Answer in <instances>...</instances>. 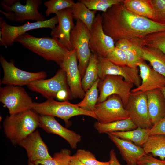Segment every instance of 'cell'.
<instances>
[{"label":"cell","mask_w":165,"mask_h":165,"mask_svg":"<svg viewBox=\"0 0 165 165\" xmlns=\"http://www.w3.org/2000/svg\"><path fill=\"white\" fill-rule=\"evenodd\" d=\"M27 86L31 90L40 94L47 99L57 98L66 101L71 99L66 73L61 68L51 78L35 80L30 82Z\"/></svg>","instance_id":"277c9868"},{"label":"cell","mask_w":165,"mask_h":165,"mask_svg":"<svg viewBox=\"0 0 165 165\" xmlns=\"http://www.w3.org/2000/svg\"><path fill=\"white\" fill-rule=\"evenodd\" d=\"M39 126L46 132L57 134L65 140L71 148L75 149L81 140V136L74 131L62 126L54 117L48 115H39Z\"/></svg>","instance_id":"d6986e66"},{"label":"cell","mask_w":165,"mask_h":165,"mask_svg":"<svg viewBox=\"0 0 165 165\" xmlns=\"http://www.w3.org/2000/svg\"><path fill=\"white\" fill-rule=\"evenodd\" d=\"M124 0H80L89 9L105 12L114 5L123 3Z\"/></svg>","instance_id":"d6a6232c"},{"label":"cell","mask_w":165,"mask_h":165,"mask_svg":"<svg viewBox=\"0 0 165 165\" xmlns=\"http://www.w3.org/2000/svg\"><path fill=\"white\" fill-rule=\"evenodd\" d=\"M105 57L117 65L122 66L127 65L126 56L124 51L116 47Z\"/></svg>","instance_id":"74e56055"},{"label":"cell","mask_w":165,"mask_h":165,"mask_svg":"<svg viewBox=\"0 0 165 165\" xmlns=\"http://www.w3.org/2000/svg\"><path fill=\"white\" fill-rule=\"evenodd\" d=\"M108 164H107V165H108Z\"/></svg>","instance_id":"bcb514c9"},{"label":"cell","mask_w":165,"mask_h":165,"mask_svg":"<svg viewBox=\"0 0 165 165\" xmlns=\"http://www.w3.org/2000/svg\"><path fill=\"white\" fill-rule=\"evenodd\" d=\"M42 3L41 0H27L23 5L20 0H3L0 2V5L3 10L0 9V12L11 21H43L46 20V17L38 11Z\"/></svg>","instance_id":"5b68a950"},{"label":"cell","mask_w":165,"mask_h":165,"mask_svg":"<svg viewBox=\"0 0 165 165\" xmlns=\"http://www.w3.org/2000/svg\"><path fill=\"white\" fill-rule=\"evenodd\" d=\"M28 165H36L34 163L28 161Z\"/></svg>","instance_id":"f6af8a7d"},{"label":"cell","mask_w":165,"mask_h":165,"mask_svg":"<svg viewBox=\"0 0 165 165\" xmlns=\"http://www.w3.org/2000/svg\"><path fill=\"white\" fill-rule=\"evenodd\" d=\"M149 136L155 135L165 136V118L162 119L150 129Z\"/></svg>","instance_id":"ab89813d"},{"label":"cell","mask_w":165,"mask_h":165,"mask_svg":"<svg viewBox=\"0 0 165 165\" xmlns=\"http://www.w3.org/2000/svg\"><path fill=\"white\" fill-rule=\"evenodd\" d=\"M107 134L110 139L118 148L127 165H137L139 159L145 154L143 147L134 144L130 141L119 138L110 133Z\"/></svg>","instance_id":"44dd1931"},{"label":"cell","mask_w":165,"mask_h":165,"mask_svg":"<svg viewBox=\"0 0 165 165\" xmlns=\"http://www.w3.org/2000/svg\"><path fill=\"white\" fill-rule=\"evenodd\" d=\"M94 127L99 134L129 131L138 127L130 118L105 123L97 122Z\"/></svg>","instance_id":"d4e9b609"},{"label":"cell","mask_w":165,"mask_h":165,"mask_svg":"<svg viewBox=\"0 0 165 165\" xmlns=\"http://www.w3.org/2000/svg\"><path fill=\"white\" fill-rule=\"evenodd\" d=\"M90 31L80 20H76L70 34L72 49L76 52L79 68L82 79L83 77L91 53L89 46Z\"/></svg>","instance_id":"ba28073f"},{"label":"cell","mask_w":165,"mask_h":165,"mask_svg":"<svg viewBox=\"0 0 165 165\" xmlns=\"http://www.w3.org/2000/svg\"><path fill=\"white\" fill-rule=\"evenodd\" d=\"M115 45L116 47L123 51H126L134 48L136 44L132 40L122 39L116 42Z\"/></svg>","instance_id":"60d3db41"},{"label":"cell","mask_w":165,"mask_h":165,"mask_svg":"<svg viewBox=\"0 0 165 165\" xmlns=\"http://www.w3.org/2000/svg\"><path fill=\"white\" fill-rule=\"evenodd\" d=\"M137 165H165V159H158L149 154H145L139 159Z\"/></svg>","instance_id":"f35d334b"},{"label":"cell","mask_w":165,"mask_h":165,"mask_svg":"<svg viewBox=\"0 0 165 165\" xmlns=\"http://www.w3.org/2000/svg\"><path fill=\"white\" fill-rule=\"evenodd\" d=\"M97 59L100 79H102L108 75H118L123 77L126 81L132 83L136 87L141 84V80L138 68H132L127 65L119 66L101 56H98Z\"/></svg>","instance_id":"9a60e30c"},{"label":"cell","mask_w":165,"mask_h":165,"mask_svg":"<svg viewBox=\"0 0 165 165\" xmlns=\"http://www.w3.org/2000/svg\"><path fill=\"white\" fill-rule=\"evenodd\" d=\"M0 63L4 72L1 84L22 86L35 80L44 79L47 76L46 72L43 71L31 72L20 69L15 66L13 61L8 62L1 55Z\"/></svg>","instance_id":"8fae6325"},{"label":"cell","mask_w":165,"mask_h":165,"mask_svg":"<svg viewBox=\"0 0 165 165\" xmlns=\"http://www.w3.org/2000/svg\"><path fill=\"white\" fill-rule=\"evenodd\" d=\"M134 85L120 75L106 76L103 79H100L98 84L100 94L97 103L104 101L112 95H117L121 98L125 108Z\"/></svg>","instance_id":"9c48e42d"},{"label":"cell","mask_w":165,"mask_h":165,"mask_svg":"<svg viewBox=\"0 0 165 165\" xmlns=\"http://www.w3.org/2000/svg\"><path fill=\"white\" fill-rule=\"evenodd\" d=\"M39 115L32 109L10 115L3 123L5 134L13 145L16 146L39 126Z\"/></svg>","instance_id":"3957f363"},{"label":"cell","mask_w":165,"mask_h":165,"mask_svg":"<svg viewBox=\"0 0 165 165\" xmlns=\"http://www.w3.org/2000/svg\"><path fill=\"white\" fill-rule=\"evenodd\" d=\"M32 109L41 115H48L61 118L68 127L71 125L69 120L72 117L85 115L96 119L94 112L85 110L68 101L58 102L53 99H47L40 103H34Z\"/></svg>","instance_id":"8992f818"},{"label":"cell","mask_w":165,"mask_h":165,"mask_svg":"<svg viewBox=\"0 0 165 165\" xmlns=\"http://www.w3.org/2000/svg\"><path fill=\"white\" fill-rule=\"evenodd\" d=\"M109 156L108 165H121L117 158L114 149H112L110 151Z\"/></svg>","instance_id":"b9f144b4"},{"label":"cell","mask_w":165,"mask_h":165,"mask_svg":"<svg viewBox=\"0 0 165 165\" xmlns=\"http://www.w3.org/2000/svg\"><path fill=\"white\" fill-rule=\"evenodd\" d=\"M145 154H152L160 159H165V136L155 135L150 136L143 146Z\"/></svg>","instance_id":"484cf974"},{"label":"cell","mask_w":165,"mask_h":165,"mask_svg":"<svg viewBox=\"0 0 165 165\" xmlns=\"http://www.w3.org/2000/svg\"><path fill=\"white\" fill-rule=\"evenodd\" d=\"M69 165H86L81 162L75 155L72 156Z\"/></svg>","instance_id":"7bdbcfd3"},{"label":"cell","mask_w":165,"mask_h":165,"mask_svg":"<svg viewBox=\"0 0 165 165\" xmlns=\"http://www.w3.org/2000/svg\"><path fill=\"white\" fill-rule=\"evenodd\" d=\"M71 9L74 19L82 22L90 31L96 11L89 9L84 4L79 1L75 3Z\"/></svg>","instance_id":"f1b7e54d"},{"label":"cell","mask_w":165,"mask_h":165,"mask_svg":"<svg viewBox=\"0 0 165 165\" xmlns=\"http://www.w3.org/2000/svg\"><path fill=\"white\" fill-rule=\"evenodd\" d=\"M94 112L97 122L105 123L130 118L121 98L117 95L97 103Z\"/></svg>","instance_id":"7c38bea8"},{"label":"cell","mask_w":165,"mask_h":165,"mask_svg":"<svg viewBox=\"0 0 165 165\" xmlns=\"http://www.w3.org/2000/svg\"><path fill=\"white\" fill-rule=\"evenodd\" d=\"M148 113L152 126L165 118V99L160 89L146 92Z\"/></svg>","instance_id":"7402d4cb"},{"label":"cell","mask_w":165,"mask_h":165,"mask_svg":"<svg viewBox=\"0 0 165 165\" xmlns=\"http://www.w3.org/2000/svg\"><path fill=\"white\" fill-rule=\"evenodd\" d=\"M160 89L163 94L165 99V86L160 88Z\"/></svg>","instance_id":"ee69618b"},{"label":"cell","mask_w":165,"mask_h":165,"mask_svg":"<svg viewBox=\"0 0 165 165\" xmlns=\"http://www.w3.org/2000/svg\"><path fill=\"white\" fill-rule=\"evenodd\" d=\"M71 151L67 149H63L58 152L54 154L51 159L38 161L34 163L36 165H69L72 156Z\"/></svg>","instance_id":"1f68e13d"},{"label":"cell","mask_w":165,"mask_h":165,"mask_svg":"<svg viewBox=\"0 0 165 165\" xmlns=\"http://www.w3.org/2000/svg\"><path fill=\"white\" fill-rule=\"evenodd\" d=\"M140 45L143 60L148 61L155 71L165 77V54L158 48Z\"/></svg>","instance_id":"603a6c76"},{"label":"cell","mask_w":165,"mask_h":165,"mask_svg":"<svg viewBox=\"0 0 165 165\" xmlns=\"http://www.w3.org/2000/svg\"><path fill=\"white\" fill-rule=\"evenodd\" d=\"M123 3L127 10L136 15L151 20L153 17L151 0H124Z\"/></svg>","instance_id":"cb8c5ba5"},{"label":"cell","mask_w":165,"mask_h":165,"mask_svg":"<svg viewBox=\"0 0 165 165\" xmlns=\"http://www.w3.org/2000/svg\"><path fill=\"white\" fill-rule=\"evenodd\" d=\"M90 33L89 46L92 53L105 57L115 47L114 40L104 32L101 14L96 15Z\"/></svg>","instance_id":"5bb4252c"},{"label":"cell","mask_w":165,"mask_h":165,"mask_svg":"<svg viewBox=\"0 0 165 165\" xmlns=\"http://www.w3.org/2000/svg\"><path fill=\"white\" fill-rule=\"evenodd\" d=\"M18 145L26 150L29 161L34 163L40 160L51 159L48 147L36 130L20 142Z\"/></svg>","instance_id":"e0dca14e"},{"label":"cell","mask_w":165,"mask_h":165,"mask_svg":"<svg viewBox=\"0 0 165 165\" xmlns=\"http://www.w3.org/2000/svg\"><path fill=\"white\" fill-rule=\"evenodd\" d=\"M57 16L43 21L27 22L23 25L14 26L8 24L2 17L0 18V44L7 48L13 45L17 38L31 30L47 28L53 29L58 24Z\"/></svg>","instance_id":"52a82bcc"},{"label":"cell","mask_w":165,"mask_h":165,"mask_svg":"<svg viewBox=\"0 0 165 165\" xmlns=\"http://www.w3.org/2000/svg\"><path fill=\"white\" fill-rule=\"evenodd\" d=\"M75 155L82 163L86 165H106L109 161L101 162L97 160L95 156L90 151L84 149H78Z\"/></svg>","instance_id":"d590c367"},{"label":"cell","mask_w":165,"mask_h":165,"mask_svg":"<svg viewBox=\"0 0 165 165\" xmlns=\"http://www.w3.org/2000/svg\"><path fill=\"white\" fill-rule=\"evenodd\" d=\"M58 25L50 32L51 37L57 39L69 50H72L70 41V34L75 24L71 8H68L57 12Z\"/></svg>","instance_id":"ac0fdd59"},{"label":"cell","mask_w":165,"mask_h":165,"mask_svg":"<svg viewBox=\"0 0 165 165\" xmlns=\"http://www.w3.org/2000/svg\"><path fill=\"white\" fill-rule=\"evenodd\" d=\"M0 101L7 108L10 115L32 109L34 103L24 88L11 85L0 88Z\"/></svg>","instance_id":"30bf717a"},{"label":"cell","mask_w":165,"mask_h":165,"mask_svg":"<svg viewBox=\"0 0 165 165\" xmlns=\"http://www.w3.org/2000/svg\"><path fill=\"white\" fill-rule=\"evenodd\" d=\"M99 81V78L85 92L83 100L76 104L78 106L86 111L94 112L98 98V86Z\"/></svg>","instance_id":"f546056e"},{"label":"cell","mask_w":165,"mask_h":165,"mask_svg":"<svg viewBox=\"0 0 165 165\" xmlns=\"http://www.w3.org/2000/svg\"><path fill=\"white\" fill-rule=\"evenodd\" d=\"M123 3L112 6L101 14L104 32L115 42L122 39L141 38L150 33L165 30V25L131 13Z\"/></svg>","instance_id":"6da1fadb"},{"label":"cell","mask_w":165,"mask_h":165,"mask_svg":"<svg viewBox=\"0 0 165 165\" xmlns=\"http://www.w3.org/2000/svg\"><path fill=\"white\" fill-rule=\"evenodd\" d=\"M130 118L137 127L150 129L153 126L149 114L146 93H130L125 107Z\"/></svg>","instance_id":"4fadbf2b"},{"label":"cell","mask_w":165,"mask_h":165,"mask_svg":"<svg viewBox=\"0 0 165 165\" xmlns=\"http://www.w3.org/2000/svg\"><path fill=\"white\" fill-rule=\"evenodd\" d=\"M142 46L158 49L165 54V30L153 32L138 40Z\"/></svg>","instance_id":"4dcf8cb0"},{"label":"cell","mask_w":165,"mask_h":165,"mask_svg":"<svg viewBox=\"0 0 165 165\" xmlns=\"http://www.w3.org/2000/svg\"><path fill=\"white\" fill-rule=\"evenodd\" d=\"M154 9V16L151 20L165 25V0H151Z\"/></svg>","instance_id":"8d00e7d4"},{"label":"cell","mask_w":165,"mask_h":165,"mask_svg":"<svg viewBox=\"0 0 165 165\" xmlns=\"http://www.w3.org/2000/svg\"><path fill=\"white\" fill-rule=\"evenodd\" d=\"M149 130L150 129L138 127L130 130L109 133L121 139L133 142L136 145L141 147L143 146L149 137Z\"/></svg>","instance_id":"4316f807"},{"label":"cell","mask_w":165,"mask_h":165,"mask_svg":"<svg viewBox=\"0 0 165 165\" xmlns=\"http://www.w3.org/2000/svg\"><path fill=\"white\" fill-rule=\"evenodd\" d=\"M141 82L139 86L132 89L131 92L146 93L165 86V77L151 68L144 61L138 64Z\"/></svg>","instance_id":"ffe728a7"},{"label":"cell","mask_w":165,"mask_h":165,"mask_svg":"<svg viewBox=\"0 0 165 165\" xmlns=\"http://www.w3.org/2000/svg\"><path fill=\"white\" fill-rule=\"evenodd\" d=\"M135 42L136 45L134 48L124 51L126 56L127 65L134 68H138V64L144 60L140 45Z\"/></svg>","instance_id":"e575fe53"},{"label":"cell","mask_w":165,"mask_h":165,"mask_svg":"<svg viewBox=\"0 0 165 165\" xmlns=\"http://www.w3.org/2000/svg\"><path fill=\"white\" fill-rule=\"evenodd\" d=\"M72 0H50L44 4L47 8L45 13L47 16L68 8H71L75 3Z\"/></svg>","instance_id":"836d02e7"},{"label":"cell","mask_w":165,"mask_h":165,"mask_svg":"<svg viewBox=\"0 0 165 165\" xmlns=\"http://www.w3.org/2000/svg\"><path fill=\"white\" fill-rule=\"evenodd\" d=\"M15 42L46 60L56 62L60 67L70 51L57 39L49 37H37L27 33L17 38Z\"/></svg>","instance_id":"7a4b0ae2"},{"label":"cell","mask_w":165,"mask_h":165,"mask_svg":"<svg viewBox=\"0 0 165 165\" xmlns=\"http://www.w3.org/2000/svg\"><path fill=\"white\" fill-rule=\"evenodd\" d=\"M77 60L76 51L73 49L70 50L60 67L66 72L72 99L83 98L85 94L82 86V79L78 65Z\"/></svg>","instance_id":"2e32d148"},{"label":"cell","mask_w":165,"mask_h":165,"mask_svg":"<svg viewBox=\"0 0 165 165\" xmlns=\"http://www.w3.org/2000/svg\"><path fill=\"white\" fill-rule=\"evenodd\" d=\"M98 55L91 53L88 65L82 80V88L86 92L99 79Z\"/></svg>","instance_id":"83f0119b"}]
</instances>
